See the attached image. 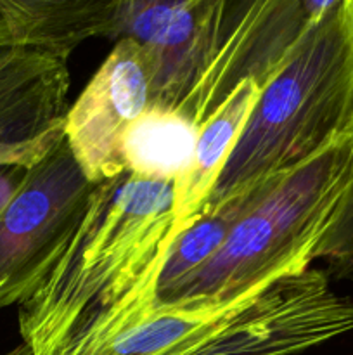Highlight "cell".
Wrapping results in <instances>:
<instances>
[{
    "label": "cell",
    "instance_id": "2",
    "mask_svg": "<svg viewBox=\"0 0 353 355\" xmlns=\"http://www.w3.org/2000/svg\"><path fill=\"white\" fill-rule=\"evenodd\" d=\"M352 182L350 123L303 165L232 200L237 217L220 250L152 311H215L307 270Z\"/></svg>",
    "mask_w": 353,
    "mask_h": 355
},
{
    "label": "cell",
    "instance_id": "15",
    "mask_svg": "<svg viewBox=\"0 0 353 355\" xmlns=\"http://www.w3.org/2000/svg\"><path fill=\"white\" fill-rule=\"evenodd\" d=\"M338 2L339 0H301V6H303L305 12H307L308 19H310L311 23H317V21L320 19L327 10H331Z\"/></svg>",
    "mask_w": 353,
    "mask_h": 355
},
{
    "label": "cell",
    "instance_id": "6",
    "mask_svg": "<svg viewBox=\"0 0 353 355\" xmlns=\"http://www.w3.org/2000/svg\"><path fill=\"white\" fill-rule=\"evenodd\" d=\"M237 0H121L111 40L149 55L151 110L176 113L210 62Z\"/></svg>",
    "mask_w": 353,
    "mask_h": 355
},
{
    "label": "cell",
    "instance_id": "1",
    "mask_svg": "<svg viewBox=\"0 0 353 355\" xmlns=\"http://www.w3.org/2000/svg\"><path fill=\"white\" fill-rule=\"evenodd\" d=\"M175 182L125 170L93 186L75 232L19 305L21 355H73L152 311L173 243Z\"/></svg>",
    "mask_w": 353,
    "mask_h": 355
},
{
    "label": "cell",
    "instance_id": "8",
    "mask_svg": "<svg viewBox=\"0 0 353 355\" xmlns=\"http://www.w3.org/2000/svg\"><path fill=\"white\" fill-rule=\"evenodd\" d=\"M152 68L137 42L120 38L64 118V141L92 186L125 172L121 144L151 110Z\"/></svg>",
    "mask_w": 353,
    "mask_h": 355
},
{
    "label": "cell",
    "instance_id": "3",
    "mask_svg": "<svg viewBox=\"0 0 353 355\" xmlns=\"http://www.w3.org/2000/svg\"><path fill=\"white\" fill-rule=\"evenodd\" d=\"M353 121V0H339L260 89L204 214L314 158Z\"/></svg>",
    "mask_w": 353,
    "mask_h": 355
},
{
    "label": "cell",
    "instance_id": "14",
    "mask_svg": "<svg viewBox=\"0 0 353 355\" xmlns=\"http://www.w3.org/2000/svg\"><path fill=\"white\" fill-rule=\"evenodd\" d=\"M314 260H325L327 272L338 279H353V182Z\"/></svg>",
    "mask_w": 353,
    "mask_h": 355
},
{
    "label": "cell",
    "instance_id": "13",
    "mask_svg": "<svg viewBox=\"0 0 353 355\" xmlns=\"http://www.w3.org/2000/svg\"><path fill=\"white\" fill-rule=\"evenodd\" d=\"M237 217V205L228 201L224 207L204 214L173 239L156 283L154 307L165 304L180 286L187 283L204 263L220 250Z\"/></svg>",
    "mask_w": 353,
    "mask_h": 355
},
{
    "label": "cell",
    "instance_id": "5",
    "mask_svg": "<svg viewBox=\"0 0 353 355\" xmlns=\"http://www.w3.org/2000/svg\"><path fill=\"white\" fill-rule=\"evenodd\" d=\"M92 189L66 141L26 170L0 210V311L37 290L75 232Z\"/></svg>",
    "mask_w": 353,
    "mask_h": 355
},
{
    "label": "cell",
    "instance_id": "9",
    "mask_svg": "<svg viewBox=\"0 0 353 355\" xmlns=\"http://www.w3.org/2000/svg\"><path fill=\"white\" fill-rule=\"evenodd\" d=\"M68 89L66 59L0 49V166H31L64 141Z\"/></svg>",
    "mask_w": 353,
    "mask_h": 355
},
{
    "label": "cell",
    "instance_id": "11",
    "mask_svg": "<svg viewBox=\"0 0 353 355\" xmlns=\"http://www.w3.org/2000/svg\"><path fill=\"white\" fill-rule=\"evenodd\" d=\"M258 96V83L251 80L242 82L199 128L192 163L185 173L175 180L173 239L203 215L204 205L213 193L232 149L237 144Z\"/></svg>",
    "mask_w": 353,
    "mask_h": 355
},
{
    "label": "cell",
    "instance_id": "10",
    "mask_svg": "<svg viewBox=\"0 0 353 355\" xmlns=\"http://www.w3.org/2000/svg\"><path fill=\"white\" fill-rule=\"evenodd\" d=\"M120 2L0 0V49H40L66 59L89 38L111 40Z\"/></svg>",
    "mask_w": 353,
    "mask_h": 355
},
{
    "label": "cell",
    "instance_id": "4",
    "mask_svg": "<svg viewBox=\"0 0 353 355\" xmlns=\"http://www.w3.org/2000/svg\"><path fill=\"white\" fill-rule=\"evenodd\" d=\"M350 331L353 300L308 267L215 311H149L75 355H296Z\"/></svg>",
    "mask_w": 353,
    "mask_h": 355
},
{
    "label": "cell",
    "instance_id": "7",
    "mask_svg": "<svg viewBox=\"0 0 353 355\" xmlns=\"http://www.w3.org/2000/svg\"><path fill=\"white\" fill-rule=\"evenodd\" d=\"M311 24L301 0H237L210 62L176 113L201 128L242 82L262 89Z\"/></svg>",
    "mask_w": 353,
    "mask_h": 355
},
{
    "label": "cell",
    "instance_id": "12",
    "mask_svg": "<svg viewBox=\"0 0 353 355\" xmlns=\"http://www.w3.org/2000/svg\"><path fill=\"white\" fill-rule=\"evenodd\" d=\"M199 128L179 113L149 110L127 130L125 170L151 180L175 182L192 163Z\"/></svg>",
    "mask_w": 353,
    "mask_h": 355
}]
</instances>
